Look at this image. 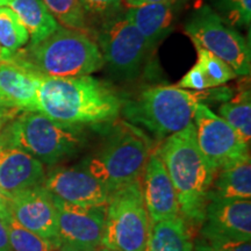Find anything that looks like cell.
Here are the masks:
<instances>
[{
	"label": "cell",
	"mask_w": 251,
	"mask_h": 251,
	"mask_svg": "<svg viewBox=\"0 0 251 251\" xmlns=\"http://www.w3.org/2000/svg\"><path fill=\"white\" fill-rule=\"evenodd\" d=\"M121 1H122V4H124L125 7L130 9V8L140 7V6H144V5L156 4V2L169 1V0H121ZM175 1H177V0H175Z\"/></svg>",
	"instance_id": "32"
},
{
	"label": "cell",
	"mask_w": 251,
	"mask_h": 251,
	"mask_svg": "<svg viewBox=\"0 0 251 251\" xmlns=\"http://www.w3.org/2000/svg\"><path fill=\"white\" fill-rule=\"evenodd\" d=\"M20 113L21 112L17 111V109H12L0 105V131L2 130V128H4L6 125L13 120L15 117H18Z\"/></svg>",
	"instance_id": "30"
},
{
	"label": "cell",
	"mask_w": 251,
	"mask_h": 251,
	"mask_svg": "<svg viewBox=\"0 0 251 251\" xmlns=\"http://www.w3.org/2000/svg\"><path fill=\"white\" fill-rule=\"evenodd\" d=\"M43 77L8 59H0V105L37 112V90Z\"/></svg>",
	"instance_id": "17"
},
{
	"label": "cell",
	"mask_w": 251,
	"mask_h": 251,
	"mask_svg": "<svg viewBox=\"0 0 251 251\" xmlns=\"http://www.w3.org/2000/svg\"><path fill=\"white\" fill-rule=\"evenodd\" d=\"M0 251H12L6 225L0 219Z\"/></svg>",
	"instance_id": "31"
},
{
	"label": "cell",
	"mask_w": 251,
	"mask_h": 251,
	"mask_svg": "<svg viewBox=\"0 0 251 251\" xmlns=\"http://www.w3.org/2000/svg\"><path fill=\"white\" fill-rule=\"evenodd\" d=\"M8 59L42 77L86 76L105 64L98 45L81 31L59 27L54 34L14 52L1 49Z\"/></svg>",
	"instance_id": "3"
},
{
	"label": "cell",
	"mask_w": 251,
	"mask_h": 251,
	"mask_svg": "<svg viewBox=\"0 0 251 251\" xmlns=\"http://www.w3.org/2000/svg\"><path fill=\"white\" fill-rule=\"evenodd\" d=\"M58 225L57 249L96 251L101 247L106 207H81L52 196Z\"/></svg>",
	"instance_id": "11"
},
{
	"label": "cell",
	"mask_w": 251,
	"mask_h": 251,
	"mask_svg": "<svg viewBox=\"0 0 251 251\" xmlns=\"http://www.w3.org/2000/svg\"><path fill=\"white\" fill-rule=\"evenodd\" d=\"M148 233L141 178L113 190L106 205L101 246L118 251H146Z\"/></svg>",
	"instance_id": "7"
},
{
	"label": "cell",
	"mask_w": 251,
	"mask_h": 251,
	"mask_svg": "<svg viewBox=\"0 0 251 251\" xmlns=\"http://www.w3.org/2000/svg\"><path fill=\"white\" fill-rule=\"evenodd\" d=\"M122 103L108 84L90 75L43 77L37 90V112L64 125L112 122L120 114Z\"/></svg>",
	"instance_id": "1"
},
{
	"label": "cell",
	"mask_w": 251,
	"mask_h": 251,
	"mask_svg": "<svg viewBox=\"0 0 251 251\" xmlns=\"http://www.w3.org/2000/svg\"><path fill=\"white\" fill-rule=\"evenodd\" d=\"M12 251H55L56 247L49 241L21 227L15 220L9 218L5 221Z\"/></svg>",
	"instance_id": "26"
},
{
	"label": "cell",
	"mask_w": 251,
	"mask_h": 251,
	"mask_svg": "<svg viewBox=\"0 0 251 251\" xmlns=\"http://www.w3.org/2000/svg\"><path fill=\"white\" fill-rule=\"evenodd\" d=\"M184 30L194 46L212 52L227 63L237 76L250 74L249 43L209 6L202 5L197 8L188 17Z\"/></svg>",
	"instance_id": "8"
},
{
	"label": "cell",
	"mask_w": 251,
	"mask_h": 251,
	"mask_svg": "<svg viewBox=\"0 0 251 251\" xmlns=\"http://www.w3.org/2000/svg\"><path fill=\"white\" fill-rule=\"evenodd\" d=\"M11 218V214H9L8 206H7V198L5 197V194L2 193L1 188H0V219H1L2 222L7 221V220Z\"/></svg>",
	"instance_id": "33"
},
{
	"label": "cell",
	"mask_w": 251,
	"mask_h": 251,
	"mask_svg": "<svg viewBox=\"0 0 251 251\" xmlns=\"http://www.w3.org/2000/svg\"><path fill=\"white\" fill-rule=\"evenodd\" d=\"M59 26L67 29L87 33L85 12L80 0H42Z\"/></svg>",
	"instance_id": "25"
},
{
	"label": "cell",
	"mask_w": 251,
	"mask_h": 251,
	"mask_svg": "<svg viewBox=\"0 0 251 251\" xmlns=\"http://www.w3.org/2000/svg\"><path fill=\"white\" fill-rule=\"evenodd\" d=\"M175 0L130 8L126 17L152 47L171 30L175 20Z\"/></svg>",
	"instance_id": "18"
},
{
	"label": "cell",
	"mask_w": 251,
	"mask_h": 251,
	"mask_svg": "<svg viewBox=\"0 0 251 251\" xmlns=\"http://www.w3.org/2000/svg\"><path fill=\"white\" fill-rule=\"evenodd\" d=\"M152 152L146 134L129 122H118L98 151L81 162L109 191L141 178Z\"/></svg>",
	"instance_id": "5"
},
{
	"label": "cell",
	"mask_w": 251,
	"mask_h": 251,
	"mask_svg": "<svg viewBox=\"0 0 251 251\" xmlns=\"http://www.w3.org/2000/svg\"><path fill=\"white\" fill-rule=\"evenodd\" d=\"M5 1H6V6H7V2L11 1V0H5Z\"/></svg>",
	"instance_id": "37"
},
{
	"label": "cell",
	"mask_w": 251,
	"mask_h": 251,
	"mask_svg": "<svg viewBox=\"0 0 251 251\" xmlns=\"http://www.w3.org/2000/svg\"><path fill=\"white\" fill-rule=\"evenodd\" d=\"M146 251H149V250H148V248H146Z\"/></svg>",
	"instance_id": "39"
},
{
	"label": "cell",
	"mask_w": 251,
	"mask_h": 251,
	"mask_svg": "<svg viewBox=\"0 0 251 251\" xmlns=\"http://www.w3.org/2000/svg\"><path fill=\"white\" fill-rule=\"evenodd\" d=\"M147 248L149 251H192L190 228L181 215L149 225Z\"/></svg>",
	"instance_id": "22"
},
{
	"label": "cell",
	"mask_w": 251,
	"mask_h": 251,
	"mask_svg": "<svg viewBox=\"0 0 251 251\" xmlns=\"http://www.w3.org/2000/svg\"><path fill=\"white\" fill-rule=\"evenodd\" d=\"M0 136L48 165L76 155L85 142L81 126L59 124L36 111L21 112Z\"/></svg>",
	"instance_id": "6"
},
{
	"label": "cell",
	"mask_w": 251,
	"mask_h": 251,
	"mask_svg": "<svg viewBox=\"0 0 251 251\" xmlns=\"http://www.w3.org/2000/svg\"><path fill=\"white\" fill-rule=\"evenodd\" d=\"M231 91H187L177 86H152L122 103L127 122L148 130L157 139H165L193 122L194 107L203 100H228Z\"/></svg>",
	"instance_id": "4"
},
{
	"label": "cell",
	"mask_w": 251,
	"mask_h": 251,
	"mask_svg": "<svg viewBox=\"0 0 251 251\" xmlns=\"http://www.w3.org/2000/svg\"><path fill=\"white\" fill-rule=\"evenodd\" d=\"M0 6H6L5 0H0Z\"/></svg>",
	"instance_id": "35"
},
{
	"label": "cell",
	"mask_w": 251,
	"mask_h": 251,
	"mask_svg": "<svg viewBox=\"0 0 251 251\" xmlns=\"http://www.w3.org/2000/svg\"><path fill=\"white\" fill-rule=\"evenodd\" d=\"M0 56H1V47H0Z\"/></svg>",
	"instance_id": "38"
},
{
	"label": "cell",
	"mask_w": 251,
	"mask_h": 251,
	"mask_svg": "<svg viewBox=\"0 0 251 251\" xmlns=\"http://www.w3.org/2000/svg\"><path fill=\"white\" fill-rule=\"evenodd\" d=\"M155 152L164 163L174 184L181 218L188 228H200L214 174L198 147L193 122L165 137Z\"/></svg>",
	"instance_id": "2"
},
{
	"label": "cell",
	"mask_w": 251,
	"mask_h": 251,
	"mask_svg": "<svg viewBox=\"0 0 251 251\" xmlns=\"http://www.w3.org/2000/svg\"><path fill=\"white\" fill-rule=\"evenodd\" d=\"M43 187L63 201L81 207H106L111 191L83 164L49 172Z\"/></svg>",
	"instance_id": "13"
},
{
	"label": "cell",
	"mask_w": 251,
	"mask_h": 251,
	"mask_svg": "<svg viewBox=\"0 0 251 251\" xmlns=\"http://www.w3.org/2000/svg\"><path fill=\"white\" fill-rule=\"evenodd\" d=\"M209 199H247L251 198L250 157L226 166L216 172L208 192Z\"/></svg>",
	"instance_id": "20"
},
{
	"label": "cell",
	"mask_w": 251,
	"mask_h": 251,
	"mask_svg": "<svg viewBox=\"0 0 251 251\" xmlns=\"http://www.w3.org/2000/svg\"><path fill=\"white\" fill-rule=\"evenodd\" d=\"M9 214L21 227L58 247L57 211L52 196L36 186L7 198Z\"/></svg>",
	"instance_id": "12"
},
{
	"label": "cell",
	"mask_w": 251,
	"mask_h": 251,
	"mask_svg": "<svg viewBox=\"0 0 251 251\" xmlns=\"http://www.w3.org/2000/svg\"><path fill=\"white\" fill-rule=\"evenodd\" d=\"M142 193L149 225L180 215L177 196L164 163L156 152H151L143 170Z\"/></svg>",
	"instance_id": "15"
},
{
	"label": "cell",
	"mask_w": 251,
	"mask_h": 251,
	"mask_svg": "<svg viewBox=\"0 0 251 251\" xmlns=\"http://www.w3.org/2000/svg\"><path fill=\"white\" fill-rule=\"evenodd\" d=\"M193 125L198 147L214 176L226 166L250 157L249 143L203 103L194 107Z\"/></svg>",
	"instance_id": "9"
},
{
	"label": "cell",
	"mask_w": 251,
	"mask_h": 251,
	"mask_svg": "<svg viewBox=\"0 0 251 251\" xmlns=\"http://www.w3.org/2000/svg\"><path fill=\"white\" fill-rule=\"evenodd\" d=\"M198 61L177 84L180 89L203 91L218 87L236 78L237 75L227 63L212 52L197 47Z\"/></svg>",
	"instance_id": "19"
},
{
	"label": "cell",
	"mask_w": 251,
	"mask_h": 251,
	"mask_svg": "<svg viewBox=\"0 0 251 251\" xmlns=\"http://www.w3.org/2000/svg\"><path fill=\"white\" fill-rule=\"evenodd\" d=\"M121 0H80V4L85 13L106 14L118 7Z\"/></svg>",
	"instance_id": "29"
},
{
	"label": "cell",
	"mask_w": 251,
	"mask_h": 251,
	"mask_svg": "<svg viewBox=\"0 0 251 251\" xmlns=\"http://www.w3.org/2000/svg\"><path fill=\"white\" fill-rule=\"evenodd\" d=\"M97 40L103 62L124 76L136 74L151 48L126 15L106 21L98 31Z\"/></svg>",
	"instance_id": "10"
},
{
	"label": "cell",
	"mask_w": 251,
	"mask_h": 251,
	"mask_svg": "<svg viewBox=\"0 0 251 251\" xmlns=\"http://www.w3.org/2000/svg\"><path fill=\"white\" fill-rule=\"evenodd\" d=\"M55 251H67V250H61V249H56Z\"/></svg>",
	"instance_id": "36"
},
{
	"label": "cell",
	"mask_w": 251,
	"mask_h": 251,
	"mask_svg": "<svg viewBox=\"0 0 251 251\" xmlns=\"http://www.w3.org/2000/svg\"><path fill=\"white\" fill-rule=\"evenodd\" d=\"M221 118L228 122L247 143L251 139V96L246 90L238 93L231 101L225 102L219 108Z\"/></svg>",
	"instance_id": "23"
},
{
	"label": "cell",
	"mask_w": 251,
	"mask_h": 251,
	"mask_svg": "<svg viewBox=\"0 0 251 251\" xmlns=\"http://www.w3.org/2000/svg\"><path fill=\"white\" fill-rule=\"evenodd\" d=\"M200 235L238 241L251 238V201L247 199H209Z\"/></svg>",
	"instance_id": "14"
},
{
	"label": "cell",
	"mask_w": 251,
	"mask_h": 251,
	"mask_svg": "<svg viewBox=\"0 0 251 251\" xmlns=\"http://www.w3.org/2000/svg\"><path fill=\"white\" fill-rule=\"evenodd\" d=\"M29 41L26 28L8 6H0V47L2 51L14 52Z\"/></svg>",
	"instance_id": "24"
},
{
	"label": "cell",
	"mask_w": 251,
	"mask_h": 251,
	"mask_svg": "<svg viewBox=\"0 0 251 251\" xmlns=\"http://www.w3.org/2000/svg\"><path fill=\"white\" fill-rule=\"evenodd\" d=\"M96 251H118V250L112 249V248H108V247H103V246H101V247H99L98 249H97Z\"/></svg>",
	"instance_id": "34"
},
{
	"label": "cell",
	"mask_w": 251,
	"mask_h": 251,
	"mask_svg": "<svg viewBox=\"0 0 251 251\" xmlns=\"http://www.w3.org/2000/svg\"><path fill=\"white\" fill-rule=\"evenodd\" d=\"M45 179V168L39 159L0 136V188L6 198L42 186Z\"/></svg>",
	"instance_id": "16"
},
{
	"label": "cell",
	"mask_w": 251,
	"mask_h": 251,
	"mask_svg": "<svg viewBox=\"0 0 251 251\" xmlns=\"http://www.w3.org/2000/svg\"><path fill=\"white\" fill-rule=\"evenodd\" d=\"M219 7L230 26L250 27L251 0H219Z\"/></svg>",
	"instance_id": "27"
},
{
	"label": "cell",
	"mask_w": 251,
	"mask_h": 251,
	"mask_svg": "<svg viewBox=\"0 0 251 251\" xmlns=\"http://www.w3.org/2000/svg\"><path fill=\"white\" fill-rule=\"evenodd\" d=\"M7 6L27 29L30 45L41 42L61 27L42 0H11Z\"/></svg>",
	"instance_id": "21"
},
{
	"label": "cell",
	"mask_w": 251,
	"mask_h": 251,
	"mask_svg": "<svg viewBox=\"0 0 251 251\" xmlns=\"http://www.w3.org/2000/svg\"><path fill=\"white\" fill-rule=\"evenodd\" d=\"M192 251H251V243L250 241L200 235L193 243Z\"/></svg>",
	"instance_id": "28"
}]
</instances>
